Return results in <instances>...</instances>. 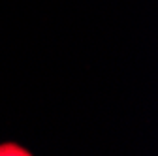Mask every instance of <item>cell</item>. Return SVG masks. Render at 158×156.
Here are the masks:
<instances>
[{"instance_id": "obj_1", "label": "cell", "mask_w": 158, "mask_h": 156, "mask_svg": "<svg viewBox=\"0 0 158 156\" xmlns=\"http://www.w3.org/2000/svg\"><path fill=\"white\" fill-rule=\"evenodd\" d=\"M0 156H30V152L15 143H4L0 145Z\"/></svg>"}]
</instances>
